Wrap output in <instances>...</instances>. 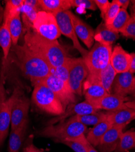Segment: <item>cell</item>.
Returning a JSON list of instances; mask_svg holds the SVG:
<instances>
[{
    "label": "cell",
    "instance_id": "6da1fadb",
    "mask_svg": "<svg viewBox=\"0 0 135 152\" xmlns=\"http://www.w3.org/2000/svg\"><path fill=\"white\" fill-rule=\"evenodd\" d=\"M12 60L28 78L33 86L52 74L53 67L44 58L31 50L25 45L13 46Z\"/></svg>",
    "mask_w": 135,
    "mask_h": 152
},
{
    "label": "cell",
    "instance_id": "7a4b0ae2",
    "mask_svg": "<svg viewBox=\"0 0 135 152\" xmlns=\"http://www.w3.org/2000/svg\"><path fill=\"white\" fill-rule=\"evenodd\" d=\"M24 40V45L32 52L46 60L53 68L62 65L69 57L65 49L57 40L45 39L34 31L28 30Z\"/></svg>",
    "mask_w": 135,
    "mask_h": 152
},
{
    "label": "cell",
    "instance_id": "3957f363",
    "mask_svg": "<svg viewBox=\"0 0 135 152\" xmlns=\"http://www.w3.org/2000/svg\"><path fill=\"white\" fill-rule=\"evenodd\" d=\"M87 132V126L69 118L56 124L47 125L39 131L37 134L43 137L52 138L55 142L73 141L83 144L88 141L85 136Z\"/></svg>",
    "mask_w": 135,
    "mask_h": 152
},
{
    "label": "cell",
    "instance_id": "277c9868",
    "mask_svg": "<svg viewBox=\"0 0 135 152\" xmlns=\"http://www.w3.org/2000/svg\"><path fill=\"white\" fill-rule=\"evenodd\" d=\"M112 53V46H105L98 42L94 43L91 50L83 57L89 71L84 82H97L100 72L109 64Z\"/></svg>",
    "mask_w": 135,
    "mask_h": 152
},
{
    "label": "cell",
    "instance_id": "5b68a950",
    "mask_svg": "<svg viewBox=\"0 0 135 152\" xmlns=\"http://www.w3.org/2000/svg\"><path fill=\"white\" fill-rule=\"evenodd\" d=\"M32 100L39 109L51 115L60 116L66 110L55 94L43 83L34 86Z\"/></svg>",
    "mask_w": 135,
    "mask_h": 152
},
{
    "label": "cell",
    "instance_id": "8992f818",
    "mask_svg": "<svg viewBox=\"0 0 135 152\" xmlns=\"http://www.w3.org/2000/svg\"><path fill=\"white\" fill-rule=\"evenodd\" d=\"M32 28L36 33L50 40H57L61 35L54 15L44 10L38 12Z\"/></svg>",
    "mask_w": 135,
    "mask_h": 152
},
{
    "label": "cell",
    "instance_id": "52a82bcc",
    "mask_svg": "<svg viewBox=\"0 0 135 152\" xmlns=\"http://www.w3.org/2000/svg\"><path fill=\"white\" fill-rule=\"evenodd\" d=\"M55 17L59 30L61 34H63L72 42L73 46L84 57L87 54V50H86L80 43L78 37L74 31L72 20V13L70 10H65L53 14Z\"/></svg>",
    "mask_w": 135,
    "mask_h": 152
},
{
    "label": "cell",
    "instance_id": "ba28073f",
    "mask_svg": "<svg viewBox=\"0 0 135 152\" xmlns=\"http://www.w3.org/2000/svg\"><path fill=\"white\" fill-rule=\"evenodd\" d=\"M88 74V69L83 57L72 58L69 74L68 85L75 94L78 96L83 94V85Z\"/></svg>",
    "mask_w": 135,
    "mask_h": 152
},
{
    "label": "cell",
    "instance_id": "9c48e42d",
    "mask_svg": "<svg viewBox=\"0 0 135 152\" xmlns=\"http://www.w3.org/2000/svg\"><path fill=\"white\" fill-rule=\"evenodd\" d=\"M41 83H44L55 94L65 109L76 102V94L71 90L69 86L54 75H49Z\"/></svg>",
    "mask_w": 135,
    "mask_h": 152
},
{
    "label": "cell",
    "instance_id": "30bf717a",
    "mask_svg": "<svg viewBox=\"0 0 135 152\" xmlns=\"http://www.w3.org/2000/svg\"><path fill=\"white\" fill-rule=\"evenodd\" d=\"M21 92L19 88H16L9 98L0 103V147L3 145L9 134L12 107Z\"/></svg>",
    "mask_w": 135,
    "mask_h": 152
},
{
    "label": "cell",
    "instance_id": "8fae6325",
    "mask_svg": "<svg viewBox=\"0 0 135 152\" xmlns=\"http://www.w3.org/2000/svg\"><path fill=\"white\" fill-rule=\"evenodd\" d=\"M30 102L29 99L21 93L15 101L12 110L11 115V130H14L24 122L28 121Z\"/></svg>",
    "mask_w": 135,
    "mask_h": 152
},
{
    "label": "cell",
    "instance_id": "7c38bea8",
    "mask_svg": "<svg viewBox=\"0 0 135 152\" xmlns=\"http://www.w3.org/2000/svg\"><path fill=\"white\" fill-rule=\"evenodd\" d=\"M99 110L94 108L91 104L87 100L82 102L74 104L69 105L65 110V111L62 115L58 116L54 119L47 122V125H54L60 122L65 121L67 118H69L76 115H85L94 113Z\"/></svg>",
    "mask_w": 135,
    "mask_h": 152
},
{
    "label": "cell",
    "instance_id": "4fadbf2b",
    "mask_svg": "<svg viewBox=\"0 0 135 152\" xmlns=\"http://www.w3.org/2000/svg\"><path fill=\"white\" fill-rule=\"evenodd\" d=\"M126 127L123 125H113L106 133L97 145V147L100 152H113L116 151L119 139L123 130Z\"/></svg>",
    "mask_w": 135,
    "mask_h": 152
},
{
    "label": "cell",
    "instance_id": "5bb4252c",
    "mask_svg": "<svg viewBox=\"0 0 135 152\" xmlns=\"http://www.w3.org/2000/svg\"><path fill=\"white\" fill-rule=\"evenodd\" d=\"M134 101H128L127 97L115 94H108L102 99L96 108L97 110H105L108 111H116L131 107Z\"/></svg>",
    "mask_w": 135,
    "mask_h": 152
},
{
    "label": "cell",
    "instance_id": "9a60e30c",
    "mask_svg": "<svg viewBox=\"0 0 135 152\" xmlns=\"http://www.w3.org/2000/svg\"><path fill=\"white\" fill-rule=\"evenodd\" d=\"M131 56L122 46H116L112 50L110 64L117 74L129 71Z\"/></svg>",
    "mask_w": 135,
    "mask_h": 152
},
{
    "label": "cell",
    "instance_id": "2e32d148",
    "mask_svg": "<svg viewBox=\"0 0 135 152\" xmlns=\"http://www.w3.org/2000/svg\"><path fill=\"white\" fill-rule=\"evenodd\" d=\"M133 74L125 72L116 74L112 88V94L127 97L130 94L134 82Z\"/></svg>",
    "mask_w": 135,
    "mask_h": 152
},
{
    "label": "cell",
    "instance_id": "e0dca14e",
    "mask_svg": "<svg viewBox=\"0 0 135 152\" xmlns=\"http://www.w3.org/2000/svg\"><path fill=\"white\" fill-rule=\"evenodd\" d=\"M73 26L77 37L88 48L94 45V31L88 24L74 14L72 15Z\"/></svg>",
    "mask_w": 135,
    "mask_h": 152
},
{
    "label": "cell",
    "instance_id": "ac0fdd59",
    "mask_svg": "<svg viewBox=\"0 0 135 152\" xmlns=\"http://www.w3.org/2000/svg\"><path fill=\"white\" fill-rule=\"evenodd\" d=\"M83 94L85 96V100L96 108V105L99 102V101L109 93L99 83L84 82L83 85Z\"/></svg>",
    "mask_w": 135,
    "mask_h": 152
},
{
    "label": "cell",
    "instance_id": "d6986e66",
    "mask_svg": "<svg viewBox=\"0 0 135 152\" xmlns=\"http://www.w3.org/2000/svg\"><path fill=\"white\" fill-rule=\"evenodd\" d=\"M113 123L109 117V111L108 115L104 120L95 125L86 136L88 141L94 147H97L99 144L101 139L106 132L113 126Z\"/></svg>",
    "mask_w": 135,
    "mask_h": 152
},
{
    "label": "cell",
    "instance_id": "ffe728a7",
    "mask_svg": "<svg viewBox=\"0 0 135 152\" xmlns=\"http://www.w3.org/2000/svg\"><path fill=\"white\" fill-rule=\"evenodd\" d=\"M28 124L29 121H26L17 129L10 131L8 152H20L26 135Z\"/></svg>",
    "mask_w": 135,
    "mask_h": 152
},
{
    "label": "cell",
    "instance_id": "44dd1931",
    "mask_svg": "<svg viewBox=\"0 0 135 152\" xmlns=\"http://www.w3.org/2000/svg\"><path fill=\"white\" fill-rule=\"evenodd\" d=\"M109 117L113 125L126 126L127 125L135 119V101L130 107L116 111H109Z\"/></svg>",
    "mask_w": 135,
    "mask_h": 152
},
{
    "label": "cell",
    "instance_id": "7402d4cb",
    "mask_svg": "<svg viewBox=\"0 0 135 152\" xmlns=\"http://www.w3.org/2000/svg\"><path fill=\"white\" fill-rule=\"evenodd\" d=\"M119 38V34L109 29L104 23H101L94 32V40L105 46H112Z\"/></svg>",
    "mask_w": 135,
    "mask_h": 152
},
{
    "label": "cell",
    "instance_id": "603a6c76",
    "mask_svg": "<svg viewBox=\"0 0 135 152\" xmlns=\"http://www.w3.org/2000/svg\"><path fill=\"white\" fill-rule=\"evenodd\" d=\"M42 10L54 14L68 10L71 7L69 0H39Z\"/></svg>",
    "mask_w": 135,
    "mask_h": 152
},
{
    "label": "cell",
    "instance_id": "cb8c5ba5",
    "mask_svg": "<svg viewBox=\"0 0 135 152\" xmlns=\"http://www.w3.org/2000/svg\"><path fill=\"white\" fill-rule=\"evenodd\" d=\"M116 74V72L109 63V64L100 72L97 82L99 83L109 94H111L112 85Z\"/></svg>",
    "mask_w": 135,
    "mask_h": 152
},
{
    "label": "cell",
    "instance_id": "d4e9b609",
    "mask_svg": "<svg viewBox=\"0 0 135 152\" xmlns=\"http://www.w3.org/2000/svg\"><path fill=\"white\" fill-rule=\"evenodd\" d=\"M108 115V111L107 113L97 111L94 113L89 114V115H76L69 118L72 120L77 121L85 126L87 125H95L99 124L105 118H107Z\"/></svg>",
    "mask_w": 135,
    "mask_h": 152
},
{
    "label": "cell",
    "instance_id": "484cf974",
    "mask_svg": "<svg viewBox=\"0 0 135 152\" xmlns=\"http://www.w3.org/2000/svg\"><path fill=\"white\" fill-rule=\"evenodd\" d=\"M12 43V37L8 24L3 21L2 25L0 26V46L3 49L5 60H7L9 55Z\"/></svg>",
    "mask_w": 135,
    "mask_h": 152
},
{
    "label": "cell",
    "instance_id": "4316f807",
    "mask_svg": "<svg viewBox=\"0 0 135 152\" xmlns=\"http://www.w3.org/2000/svg\"><path fill=\"white\" fill-rule=\"evenodd\" d=\"M133 130H129L122 133L116 151L127 152L135 148V136Z\"/></svg>",
    "mask_w": 135,
    "mask_h": 152
},
{
    "label": "cell",
    "instance_id": "83f0119b",
    "mask_svg": "<svg viewBox=\"0 0 135 152\" xmlns=\"http://www.w3.org/2000/svg\"><path fill=\"white\" fill-rule=\"evenodd\" d=\"M127 10L120 8L118 14L114 19L113 22L107 26V27L111 31L119 33L121 32L126 26L127 23L130 18Z\"/></svg>",
    "mask_w": 135,
    "mask_h": 152
},
{
    "label": "cell",
    "instance_id": "f1b7e54d",
    "mask_svg": "<svg viewBox=\"0 0 135 152\" xmlns=\"http://www.w3.org/2000/svg\"><path fill=\"white\" fill-rule=\"evenodd\" d=\"M72 61V58L69 57L60 66L55 68H53L52 74L56 76L57 77L62 80L68 85L69 74Z\"/></svg>",
    "mask_w": 135,
    "mask_h": 152
},
{
    "label": "cell",
    "instance_id": "f546056e",
    "mask_svg": "<svg viewBox=\"0 0 135 152\" xmlns=\"http://www.w3.org/2000/svg\"><path fill=\"white\" fill-rule=\"evenodd\" d=\"M120 8L121 7L117 2V0H113L112 3H110L109 7L104 18L105 21L104 23L107 26L113 22L114 19L118 14Z\"/></svg>",
    "mask_w": 135,
    "mask_h": 152
},
{
    "label": "cell",
    "instance_id": "4dcf8cb0",
    "mask_svg": "<svg viewBox=\"0 0 135 152\" xmlns=\"http://www.w3.org/2000/svg\"><path fill=\"white\" fill-rule=\"evenodd\" d=\"M21 13L23 14V20L28 27L31 24L32 26V24L36 18V15L39 12L35 10L34 9L32 8L31 7L23 4L20 9Z\"/></svg>",
    "mask_w": 135,
    "mask_h": 152
},
{
    "label": "cell",
    "instance_id": "1f68e13d",
    "mask_svg": "<svg viewBox=\"0 0 135 152\" xmlns=\"http://www.w3.org/2000/svg\"><path fill=\"white\" fill-rule=\"evenodd\" d=\"M71 7H80L91 10H96L97 6L94 0H69Z\"/></svg>",
    "mask_w": 135,
    "mask_h": 152
},
{
    "label": "cell",
    "instance_id": "d6a6232c",
    "mask_svg": "<svg viewBox=\"0 0 135 152\" xmlns=\"http://www.w3.org/2000/svg\"><path fill=\"white\" fill-rule=\"evenodd\" d=\"M121 34L126 37L135 40V16L130 17Z\"/></svg>",
    "mask_w": 135,
    "mask_h": 152
},
{
    "label": "cell",
    "instance_id": "836d02e7",
    "mask_svg": "<svg viewBox=\"0 0 135 152\" xmlns=\"http://www.w3.org/2000/svg\"><path fill=\"white\" fill-rule=\"evenodd\" d=\"M56 142L61 143L66 145L74 152H87V150H86V147L85 146V143L82 144L80 142L73 141H58Z\"/></svg>",
    "mask_w": 135,
    "mask_h": 152
},
{
    "label": "cell",
    "instance_id": "e575fe53",
    "mask_svg": "<svg viewBox=\"0 0 135 152\" xmlns=\"http://www.w3.org/2000/svg\"><path fill=\"white\" fill-rule=\"evenodd\" d=\"M4 66H3L1 74H0V103L3 101L5 100L6 99V91L5 89V80H6V76H5V71L4 69Z\"/></svg>",
    "mask_w": 135,
    "mask_h": 152
},
{
    "label": "cell",
    "instance_id": "d590c367",
    "mask_svg": "<svg viewBox=\"0 0 135 152\" xmlns=\"http://www.w3.org/2000/svg\"><path fill=\"white\" fill-rule=\"evenodd\" d=\"M94 1L97 7L99 9L101 13V17L104 19L110 3L108 0H94Z\"/></svg>",
    "mask_w": 135,
    "mask_h": 152
},
{
    "label": "cell",
    "instance_id": "8d00e7d4",
    "mask_svg": "<svg viewBox=\"0 0 135 152\" xmlns=\"http://www.w3.org/2000/svg\"><path fill=\"white\" fill-rule=\"evenodd\" d=\"M24 4L31 7L37 12L42 10L39 0H24Z\"/></svg>",
    "mask_w": 135,
    "mask_h": 152
},
{
    "label": "cell",
    "instance_id": "74e56055",
    "mask_svg": "<svg viewBox=\"0 0 135 152\" xmlns=\"http://www.w3.org/2000/svg\"><path fill=\"white\" fill-rule=\"evenodd\" d=\"M23 152H42L39 148L36 147L32 141H28L27 144L23 148Z\"/></svg>",
    "mask_w": 135,
    "mask_h": 152
},
{
    "label": "cell",
    "instance_id": "f35d334b",
    "mask_svg": "<svg viewBox=\"0 0 135 152\" xmlns=\"http://www.w3.org/2000/svg\"><path fill=\"white\" fill-rule=\"evenodd\" d=\"M130 54L131 56V61L129 72H130L132 74H134L135 73V53H133Z\"/></svg>",
    "mask_w": 135,
    "mask_h": 152
},
{
    "label": "cell",
    "instance_id": "ab89813d",
    "mask_svg": "<svg viewBox=\"0 0 135 152\" xmlns=\"http://www.w3.org/2000/svg\"><path fill=\"white\" fill-rule=\"evenodd\" d=\"M117 2L119 4V5L122 9L127 10V9L128 8V5L131 1H130V0H117Z\"/></svg>",
    "mask_w": 135,
    "mask_h": 152
},
{
    "label": "cell",
    "instance_id": "60d3db41",
    "mask_svg": "<svg viewBox=\"0 0 135 152\" xmlns=\"http://www.w3.org/2000/svg\"><path fill=\"white\" fill-rule=\"evenodd\" d=\"M85 146L87 150V152H99L88 141L85 143Z\"/></svg>",
    "mask_w": 135,
    "mask_h": 152
},
{
    "label": "cell",
    "instance_id": "b9f144b4",
    "mask_svg": "<svg viewBox=\"0 0 135 152\" xmlns=\"http://www.w3.org/2000/svg\"><path fill=\"white\" fill-rule=\"evenodd\" d=\"M3 12L4 10L1 7V6H0V24H1V21L3 20Z\"/></svg>",
    "mask_w": 135,
    "mask_h": 152
},
{
    "label": "cell",
    "instance_id": "7bdbcfd3",
    "mask_svg": "<svg viewBox=\"0 0 135 152\" xmlns=\"http://www.w3.org/2000/svg\"><path fill=\"white\" fill-rule=\"evenodd\" d=\"M130 94H131L132 96L135 97V76L134 77V82H133V88L132 90L131 91Z\"/></svg>",
    "mask_w": 135,
    "mask_h": 152
},
{
    "label": "cell",
    "instance_id": "ee69618b",
    "mask_svg": "<svg viewBox=\"0 0 135 152\" xmlns=\"http://www.w3.org/2000/svg\"><path fill=\"white\" fill-rule=\"evenodd\" d=\"M132 2L133 3V12H134L133 16H135V1H133Z\"/></svg>",
    "mask_w": 135,
    "mask_h": 152
},
{
    "label": "cell",
    "instance_id": "f6af8a7d",
    "mask_svg": "<svg viewBox=\"0 0 135 152\" xmlns=\"http://www.w3.org/2000/svg\"><path fill=\"white\" fill-rule=\"evenodd\" d=\"M134 136H135V131L134 132Z\"/></svg>",
    "mask_w": 135,
    "mask_h": 152
},
{
    "label": "cell",
    "instance_id": "bcb514c9",
    "mask_svg": "<svg viewBox=\"0 0 135 152\" xmlns=\"http://www.w3.org/2000/svg\"><path fill=\"white\" fill-rule=\"evenodd\" d=\"M115 152H118V151H115Z\"/></svg>",
    "mask_w": 135,
    "mask_h": 152
}]
</instances>
